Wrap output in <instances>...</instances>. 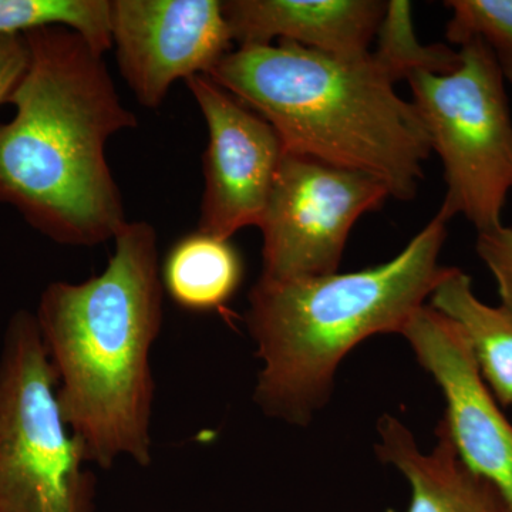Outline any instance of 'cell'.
<instances>
[{
    "instance_id": "cell-17",
    "label": "cell",
    "mask_w": 512,
    "mask_h": 512,
    "mask_svg": "<svg viewBox=\"0 0 512 512\" xmlns=\"http://www.w3.org/2000/svg\"><path fill=\"white\" fill-rule=\"evenodd\" d=\"M451 10L446 36L464 45L481 40L493 53L504 80L512 84V0H448Z\"/></svg>"
},
{
    "instance_id": "cell-6",
    "label": "cell",
    "mask_w": 512,
    "mask_h": 512,
    "mask_svg": "<svg viewBox=\"0 0 512 512\" xmlns=\"http://www.w3.org/2000/svg\"><path fill=\"white\" fill-rule=\"evenodd\" d=\"M460 47L454 72H414L407 82L443 163L447 191L439 214L447 221L463 215L484 232L503 225L512 190V119L491 50L477 39Z\"/></svg>"
},
{
    "instance_id": "cell-18",
    "label": "cell",
    "mask_w": 512,
    "mask_h": 512,
    "mask_svg": "<svg viewBox=\"0 0 512 512\" xmlns=\"http://www.w3.org/2000/svg\"><path fill=\"white\" fill-rule=\"evenodd\" d=\"M476 249L497 281L501 308L512 318V228L500 225L478 232Z\"/></svg>"
},
{
    "instance_id": "cell-11",
    "label": "cell",
    "mask_w": 512,
    "mask_h": 512,
    "mask_svg": "<svg viewBox=\"0 0 512 512\" xmlns=\"http://www.w3.org/2000/svg\"><path fill=\"white\" fill-rule=\"evenodd\" d=\"M387 2L380 0H228L222 2L232 42L269 46L274 40L353 57L369 53Z\"/></svg>"
},
{
    "instance_id": "cell-3",
    "label": "cell",
    "mask_w": 512,
    "mask_h": 512,
    "mask_svg": "<svg viewBox=\"0 0 512 512\" xmlns=\"http://www.w3.org/2000/svg\"><path fill=\"white\" fill-rule=\"evenodd\" d=\"M208 76L275 128L285 153L372 175L410 201L430 157L429 133L376 52L343 57L292 42L239 47Z\"/></svg>"
},
{
    "instance_id": "cell-16",
    "label": "cell",
    "mask_w": 512,
    "mask_h": 512,
    "mask_svg": "<svg viewBox=\"0 0 512 512\" xmlns=\"http://www.w3.org/2000/svg\"><path fill=\"white\" fill-rule=\"evenodd\" d=\"M376 55L392 64L403 79L414 72L447 74L461 63L460 52L444 45L423 46L414 35L412 3L406 0L387 2L379 32Z\"/></svg>"
},
{
    "instance_id": "cell-12",
    "label": "cell",
    "mask_w": 512,
    "mask_h": 512,
    "mask_svg": "<svg viewBox=\"0 0 512 512\" xmlns=\"http://www.w3.org/2000/svg\"><path fill=\"white\" fill-rule=\"evenodd\" d=\"M377 433V456L396 467L412 488L407 512H512L503 491L458 456L443 419L430 453L420 451L412 431L389 414L377 423Z\"/></svg>"
},
{
    "instance_id": "cell-13",
    "label": "cell",
    "mask_w": 512,
    "mask_h": 512,
    "mask_svg": "<svg viewBox=\"0 0 512 512\" xmlns=\"http://www.w3.org/2000/svg\"><path fill=\"white\" fill-rule=\"evenodd\" d=\"M431 308L463 330L485 382L503 406H512V318L474 295L470 276L453 268L430 296Z\"/></svg>"
},
{
    "instance_id": "cell-14",
    "label": "cell",
    "mask_w": 512,
    "mask_h": 512,
    "mask_svg": "<svg viewBox=\"0 0 512 512\" xmlns=\"http://www.w3.org/2000/svg\"><path fill=\"white\" fill-rule=\"evenodd\" d=\"M244 278V262L229 239L197 231L175 242L165 256L161 281L181 308L207 312L220 309L235 295Z\"/></svg>"
},
{
    "instance_id": "cell-5",
    "label": "cell",
    "mask_w": 512,
    "mask_h": 512,
    "mask_svg": "<svg viewBox=\"0 0 512 512\" xmlns=\"http://www.w3.org/2000/svg\"><path fill=\"white\" fill-rule=\"evenodd\" d=\"M57 386L36 316L15 313L0 356V512H94L96 478Z\"/></svg>"
},
{
    "instance_id": "cell-19",
    "label": "cell",
    "mask_w": 512,
    "mask_h": 512,
    "mask_svg": "<svg viewBox=\"0 0 512 512\" xmlns=\"http://www.w3.org/2000/svg\"><path fill=\"white\" fill-rule=\"evenodd\" d=\"M29 64V47L23 35H0V104L8 103Z\"/></svg>"
},
{
    "instance_id": "cell-4",
    "label": "cell",
    "mask_w": 512,
    "mask_h": 512,
    "mask_svg": "<svg viewBox=\"0 0 512 512\" xmlns=\"http://www.w3.org/2000/svg\"><path fill=\"white\" fill-rule=\"evenodd\" d=\"M448 221L437 214L386 264L349 274L274 282L249 293L247 325L264 362L255 402L306 426L328 403L342 360L363 340L400 333L453 266L439 255Z\"/></svg>"
},
{
    "instance_id": "cell-2",
    "label": "cell",
    "mask_w": 512,
    "mask_h": 512,
    "mask_svg": "<svg viewBox=\"0 0 512 512\" xmlns=\"http://www.w3.org/2000/svg\"><path fill=\"white\" fill-rule=\"evenodd\" d=\"M114 245L100 275L47 286L35 316L59 382L63 419L87 463L111 468L128 456L148 467L150 352L163 322L156 229L127 222Z\"/></svg>"
},
{
    "instance_id": "cell-1",
    "label": "cell",
    "mask_w": 512,
    "mask_h": 512,
    "mask_svg": "<svg viewBox=\"0 0 512 512\" xmlns=\"http://www.w3.org/2000/svg\"><path fill=\"white\" fill-rule=\"evenodd\" d=\"M29 64L8 99L16 107L0 124V204L70 247H96L127 224L106 144L137 127L104 63L66 28L25 33Z\"/></svg>"
},
{
    "instance_id": "cell-15",
    "label": "cell",
    "mask_w": 512,
    "mask_h": 512,
    "mask_svg": "<svg viewBox=\"0 0 512 512\" xmlns=\"http://www.w3.org/2000/svg\"><path fill=\"white\" fill-rule=\"evenodd\" d=\"M43 28L73 30L104 55L113 47L111 0H0V35Z\"/></svg>"
},
{
    "instance_id": "cell-9",
    "label": "cell",
    "mask_w": 512,
    "mask_h": 512,
    "mask_svg": "<svg viewBox=\"0 0 512 512\" xmlns=\"http://www.w3.org/2000/svg\"><path fill=\"white\" fill-rule=\"evenodd\" d=\"M111 40L121 76L151 110L177 80L208 76L232 52L218 0H113Z\"/></svg>"
},
{
    "instance_id": "cell-7",
    "label": "cell",
    "mask_w": 512,
    "mask_h": 512,
    "mask_svg": "<svg viewBox=\"0 0 512 512\" xmlns=\"http://www.w3.org/2000/svg\"><path fill=\"white\" fill-rule=\"evenodd\" d=\"M390 197L372 175L285 153L259 229L261 278L284 282L338 272L350 231Z\"/></svg>"
},
{
    "instance_id": "cell-10",
    "label": "cell",
    "mask_w": 512,
    "mask_h": 512,
    "mask_svg": "<svg viewBox=\"0 0 512 512\" xmlns=\"http://www.w3.org/2000/svg\"><path fill=\"white\" fill-rule=\"evenodd\" d=\"M402 335L439 384L458 456L512 504V424L490 393L463 330L431 306L419 309Z\"/></svg>"
},
{
    "instance_id": "cell-8",
    "label": "cell",
    "mask_w": 512,
    "mask_h": 512,
    "mask_svg": "<svg viewBox=\"0 0 512 512\" xmlns=\"http://www.w3.org/2000/svg\"><path fill=\"white\" fill-rule=\"evenodd\" d=\"M185 83L208 128L198 231L229 239L261 224L284 144L268 121L210 76L198 74Z\"/></svg>"
}]
</instances>
